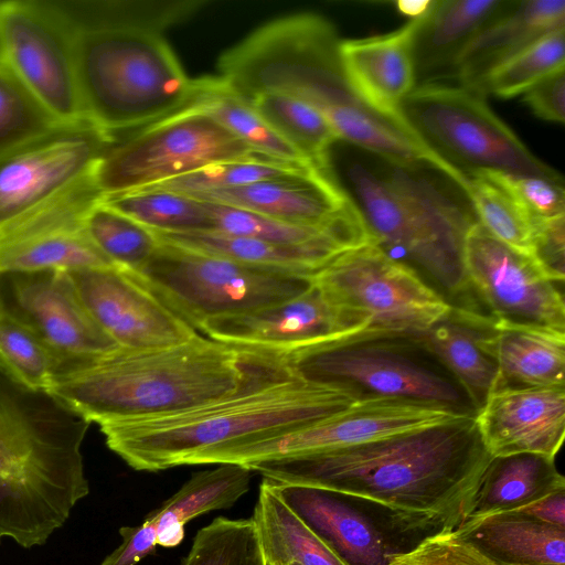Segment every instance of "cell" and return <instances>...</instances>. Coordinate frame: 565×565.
I'll use <instances>...</instances> for the list:
<instances>
[{
	"label": "cell",
	"instance_id": "obj_1",
	"mask_svg": "<svg viewBox=\"0 0 565 565\" xmlns=\"http://www.w3.org/2000/svg\"><path fill=\"white\" fill-rule=\"evenodd\" d=\"M492 456L463 416L353 446L269 458L250 470L276 483L373 502L408 527L454 531L468 518Z\"/></svg>",
	"mask_w": 565,
	"mask_h": 565
},
{
	"label": "cell",
	"instance_id": "obj_2",
	"mask_svg": "<svg viewBox=\"0 0 565 565\" xmlns=\"http://www.w3.org/2000/svg\"><path fill=\"white\" fill-rule=\"evenodd\" d=\"M294 377L286 352L198 333L172 347L63 361L46 391L100 425L181 413Z\"/></svg>",
	"mask_w": 565,
	"mask_h": 565
},
{
	"label": "cell",
	"instance_id": "obj_3",
	"mask_svg": "<svg viewBox=\"0 0 565 565\" xmlns=\"http://www.w3.org/2000/svg\"><path fill=\"white\" fill-rule=\"evenodd\" d=\"M335 29L324 18L299 13L274 20L226 50L221 77L244 100L279 93L318 110L340 141L404 163H431L433 154L407 129L371 109L345 78Z\"/></svg>",
	"mask_w": 565,
	"mask_h": 565
},
{
	"label": "cell",
	"instance_id": "obj_4",
	"mask_svg": "<svg viewBox=\"0 0 565 565\" xmlns=\"http://www.w3.org/2000/svg\"><path fill=\"white\" fill-rule=\"evenodd\" d=\"M359 150L339 171H328L360 213L372 243L424 274L454 306L476 308L463 244L478 218L465 191L429 164Z\"/></svg>",
	"mask_w": 565,
	"mask_h": 565
},
{
	"label": "cell",
	"instance_id": "obj_5",
	"mask_svg": "<svg viewBox=\"0 0 565 565\" xmlns=\"http://www.w3.org/2000/svg\"><path fill=\"white\" fill-rule=\"evenodd\" d=\"M89 425L0 367V543L43 545L88 494L82 445Z\"/></svg>",
	"mask_w": 565,
	"mask_h": 565
},
{
	"label": "cell",
	"instance_id": "obj_6",
	"mask_svg": "<svg viewBox=\"0 0 565 565\" xmlns=\"http://www.w3.org/2000/svg\"><path fill=\"white\" fill-rule=\"evenodd\" d=\"M348 392L297 376L181 413L99 425L129 467L156 472L222 463L239 448L301 429L354 404Z\"/></svg>",
	"mask_w": 565,
	"mask_h": 565
},
{
	"label": "cell",
	"instance_id": "obj_7",
	"mask_svg": "<svg viewBox=\"0 0 565 565\" xmlns=\"http://www.w3.org/2000/svg\"><path fill=\"white\" fill-rule=\"evenodd\" d=\"M63 15L72 31L86 119L115 135L148 126L186 106L192 79L184 74L162 33L79 22Z\"/></svg>",
	"mask_w": 565,
	"mask_h": 565
},
{
	"label": "cell",
	"instance_id": "obj_8",
	"mask_svg": "<svg viewBox=\"0 0 565 565\" xmlns=\"http://www.w3.org/2000/svg\"><path fill=\"white\" fill-rule=\"evenodd\" d=\"M300 380L343 390L355 401L398 399L475 417L470 397L412 334L367 333L286 353Z\"/></svg>",
	"mask_w": 565,
	"mask_h": 565
},
{
	"label": "cell",
	"instance_id": "obj_9",
	"mask_svg": "<svg viewBox=\"0 0 565 565\" xmlns=\"http://www.w3.org/2000/svg\"><path fill=\"white\" fill-rule=\"evenodd\" d=\"M484 96L460 84H420L401 103L398 114L420 146L466 177L493 170L564 181L490 109Z\"/></svg>",
	"mask_w": 565,
	"mask_h": 565
},
{
	"label": "cell",
	"instance_id": "obj_10",
	"mask_svg": "<svg viewBox=\"0 0 565 565\" xmlns=\"http://www.w3.org/2000/svg\"><path fill=\"white\" fill-rule=\"evenodd\" d=\"M135 274L195 330L213 317L289 300L315 284L310 275L244 264L160 239L153 255Z\"/></svg>",
	"mask_w": 565,
	"mask_h": 565
},
{
	"label": "cell",
	"instance_id": "obj_11",
	"mask_svg": "<svg viewBox=\"0 0 565 565\" xmlns=\"http://www.w3.org/2000/svg\"><path fill=\"white\" fill-rule=\"evenodd\" d=\"M264 157L210 115L191 107L116 141L98 162L102 198L150 188L204 167ZM267 158V157H265Z\"/></svg>",
	"mask_w": 565,
	"mask_h": 565
},
{
	"label": "cell",
	"instance_id": "obj_12",
	"mask_svg": "<svg viewBox=\"0 0 565 565\" xmlns=\"http://www.w3.org/2000/svg\"><path fill=\"white\" fill-rule=\"evenodd\" d=\"M313 279L331 302L364 317L375 334L417 335L451 309L414 269L373 243L342 253Z\"/></svg>",
	"mask_w": 565,
	"mask_h": 565
},
{
	"label": "cell",
	"instance_id": "obj_13",
	"mask_svg": "<svg viewBox=\"0 0 565 565\" xmlns=\"http://www.w3.org/2000/svg\"><path fill=\"white\" fill-rule=\"evenodd\" d=\"M3 63L58 121L84 116L70 24L55 1H0Z\"/></svg>",
	"mask_w": 565,
	"mask_h": 565
},
{
	"label": "cell",
	"instance_id": "obj_14",
	"mask_svg": "<svg viewBox=\"0 0 565 565\" xmlns=\"http://www.w3.org/2000/svg\"><path fill=\"white\" fill-rule=\"evenodd\" d=\"M463 268L471 291L495 323L565 333L561 282L532 255L504 244L479 222L467 232Z\"/></svg>",
	"mask_w": 565,
	"mask_h": 565
},
{
	"label": "cell",
	"instance_id": "obj_15",
	"mask_svg": "<svg viewBox=\"0 0 565 565\" xmlns=\"http://www.w3.org/2000/svg\"><path fill=\"white\" fill-rule=\"evenodd\" d=\"M114 134L88 119L62 122L0 156V226L90 175Z\"/></svg>",
	"mask_w": 565,
	"mask_h": 565
},
{
	"label": "cell",
	"instance_id": "obj_16",
	"mask_svg": "<svg viewBox=\"0 0 565 565\" xmlns=\"http://www.w3.org/2000/svg\"><path fill=\"white\" fill-rule=\"evenodd\" d=\"M100 200L93 173L0 226V273L116 266L84 227L86 214Z\"/></svg>",
	"mask_w": 565,
	"mask_h": 565
},
{
	"label": "cell",
	"instance_id": "obj_17",
	"mask_svg": "<svg viewBox=\"0 0 565 565\" xmlns=\"http://www.w3.org/2000/svg\"><path fill=\"white\" fill-rule=\"evenodd\" d=\"M0 313L32 332L60 362L119 348L87 312L67 271L0 273Z\"/></svg>",
	"mask_w": 565,
	"mask_h": 565
},
{
	"label": "cell",
	"instance_id": "obj_18",
	"mask_svg": "<svg viewBox=\"0 0 565 565\" xmlns=\"http://www.w3.org/2000/svg\"><path fill=\"white\" fill-rule=\"evenodd\" d=\"M67 273L87 312L121 349L167 348L199 333L132 271L113 266Z\"/></svg>",
	"mask_w": 565,
	"mask_h": 565
},
{
	"label": "cell",
	"instance_id": "obj_19",
	"mask_svg": "<svg viewBox=\"0 0 565 565\" xmlns=\"http://www.w3.org/2000/svg\"><path fill=\"white\" fill-rule=\"evenodd\" d=\"M199 330L220 342L286 353L372 333L364 317L331 302L316 284L279 303L210 318Z\"/></svg>",
	"mask_w": 565,
	"mask_h": 565
},
{
	"label": "cell",
	"instance_id": "obj_20",
	"mask_svg": "<svg viewBox=\"0 0 565 565\" xmlns=\"http://www.w3.org/2000/svg\"><path fill=\"white\" fill-rule=\"evenodd\" d=\"M458 417L463 416L443 407L398 399L358 401L307 427L234 450L222 463L246 467L269 458L344 448Z\"/></svg>",
	"mask_w": 565,
	"mask_h": 565
},
{
	"label": "cell",
	"instance_id": "obj_21",
	"mask_svg": "<svg viewBox=\"0 0 565 565\" xmlns=\"http://www.w3.org/2000/svg\"><path fill=\"white\" fill-rule=\"evenodd\" d=\"M492 457L537 454L555 458L565 434V387L497 388L475 415Z\"/></svg>",
	"mask_w": 565,
	"mask_h": 565
},
{
	"label": "cell",
	"instance_id": "obj_22",
	"mask_svg": "<svg viewBox=\"0 0 565 565\" xmlns=\"http://www.w3.org/2000/svg\"><path fill=\"white\" fill-rule=\"evenodd\" d=\"M416 24L414 19L387 34L340 42L343 72L353 93L371 109L405 129L398 107L416 86L413 57Z\"/></svg>",
	"mask_w": 565,
	"mask_h": 565
},
{
	"label": "cell",
	"instance_id": "obj_23",
	"mask_svg": "<svg viewBox=\"0 0 565 565\" xmlns=\"http://www.w3.org/2000/svg\"><path fill=\"white\" fill-rule=\"evenodd\" d=\"M192 198L228 205L299 225H326L354 205L328 170L312 168L300 174L216 190Z\"/></svg>",
	"mask_w": 565,
	"mask_h": 565
},
{
	"label": "cell",
	"instance_id": "obj_24",
	"mask_svg": "<svg viewBox=\"0 0 565 565\" xmlns=\"http://www.w3.org/2000/svg\"><path fill=\"white\" fill-rule=\"evenodd\" d=\"M562 28H565L564 0H510L467 46L455 78L458 84L478 90L494 68Z\"/></svg>",
	"mask_w": 565,
	"mask_h": 565
},
{
	"label": "cell",
	"instance_id": "obj_25",
	"mask_svg": "<svg viewBox=\"0 0 565 565\" xmlns=\"http://www.w3.org/2000/svg\"><path fill=\"white\" fill-rule=\"evenodd\" d=\"M510 0H433L413 38L416 85L455 77L457 64L478 33Z\"/></svg>",
	"mask_w": 565,
	"mask_h": 565
},
{
	"label": "cell",
	"instance_id": "obj_26",
	"mask_svg": "<svg viewBox=\"0 0 565 565\" xmlns=\"http://www.w3.org/2000/svg\"><path fill=\"white\" fill-rule=\"evenodd\" d=\"M494 320L478 309L452 306L427 330L417 334L466 391L478 411L493 391L498 367L489 340Z\"/></svg>",
	"mask_w": 565,
	"mask_h": 565
},
{
	"label": "cell",
	"instance_id": "obj_27",
	"mask_svg": "<svg viewBox=\"0 0 565 565\" xmlns=\"http://www.w3.org/2000/svg\"><path fill=\"white\" fill-rule=\"evenodd\" d=\"M273 483L284 502L350 565L387 562L392 553L381 533L340 494L306 486Z\"/></svg>",
	"mask_w": 565,
	"mask_h": 565
},
{
	"label": "cell",
	"instance_id": "obj_28",
	"mask_svg": "<svg viewBox=\"0 0 565 565\" xmlns=\"http://www.w3.org/2000/svg\"><path fill=\"white\" fill-rule=\"evenodd\" d=\"M153 233L160 241L183 248L310 276H315L342 253L361 246L341 237H327L303 244H277L216 231Z\"/></svg>",
	"mask_w": 565,
	"mask_h": 565
},
{
	"label": "cell",
	"instance_id": "obj_29",
	"mask_svg": "<svg viewBox=\"0 0 565 565\" xmlns=\"http://www.w3.org/2000/svg\"><path fill=\"white\" fill-rule=\"evenodd\" d=\"M455 531L497 565H565V527L518 510L466 520Z\"/></svg>",
	"mask_w": 565,
	"mask_h": 565
},
{
	"label": "cell",
	"instance_id": "obj_30",
	"mask_svg": "<svg viewBox=\"0 0 565 565\" xmlns=\"http://www.w3.org/2000/svg\"><path fill=\"white\" fill-rule=\"evenodd\" d=\"M489 348L498 367L493 390L565 387V333L494 322Z\"/></svg>",
	"mask_w": 565,
	"mask_h": 565
},
{
	"label": "cell",
	"instance_id": "obj_31",
	"mask_svg": "<svg viewBox=\"0 0 565 565\" xmlns=\"http://www.w3.org/2000/svg\"><path fill=\"white\" fill-rule=\"evenodd\" d=\"M253 470L237 463H220L195 472L169 499L146 515L157 532V544L175 547L184 539V525L192 519L226 509L249 490Z\"/></svg>",
	"mask_w": 565,
	"mask_h": 565
},
{
	"label": "cell",
	"instance_id": "obj_32",
	"mask_svg": "<svg viewBox=\"0 0 565 565\" xmlns=\"http://www.w3.org/2000/svg\"><path fill=\"white\" fill-rule=\"evenodd\" d=\"M559 490H565V479L555 458L537 454L492 457L480 478L467 520L519 510Z\"/></svg>",
	"mask_w": 565,
	"mask_h": 565
},
{
	"label": "cell",
	"instance_id": "obj_33",
	"mask_svg": "<svg viewBox=\"0 0 565 565\" xmlns=\"http://www.w3.org/2000/svg\"><path fill=\"white\" fill-rule=\"evenodd\" d=\"M252 519L267 565H350L284 502L270 480L263 478Z\"/></svg>",
	"mask_w": 565,
	"mask_h": 565
},
{
	"label": "cell",
	"instance_id": "obj_34",
	"mask_svg": "<svg viewBox=\"0 0 565 565\" xmlns=\"http://www.w3.org/2000/svg\"><path fill=\"white\" fill-rule=\"evenodd\" d=\"M185 107L210 115L258 154L276 161L312 166L221 76L192 79V93Z\"/></svg>",
	"mask_w": 565,
	"mask_h": 565
},
{
	"label": "cell",
	"instance_id": "obj_35",
	"mask_svg": "<svg viewBox=\"0 0 565 565\" xmlns=\"http://www.w3.org/2000/svg\"><path fill=\"white\" fill-rule=\"evenodd\" d=\"M247 103L310 164L327 170L330 150L340 139L318 110L279 93L258 94Z\"/></svg>",
	"mask_w": 565,
	"mask_h": 565
},
{
	"label": "cell",
	"instance_id": "obj_36",
	"mask_svg": "<svg viewBox=\"0 0 565 565\" xmlns=\"http://www.w3.org/2000/svg\"><path fill=\"white\" fill-rule=\"evenodd\" d=\"M468 179L467 196L478 222L504 244L532 255L534 218L503 173L479 170L470 173Z\"/></svg>",
	"mask_w": 565,
	"mask_h": 565
},
{
	"label": "cell",
	"instance_id": "obj_37",
	"mask_svg": "<svg viewBox=\"0 0 565 565\" xmlns=\"http://www.w3.org/2000/svg\"><path fill=\"white\" fill-rule=\"evenodd\" d=\"M71 20L137 28L162 33L188 20L209 1L203 0H71L56 1Z\"/></svg>",
	"mask_w": 565,
	"mask_h": 565
},
{
	"label": "cell",
	"instance_id": "obj_38",
	"mask_svg": "<svg viewBox=\"0 0 565 565\" xmlns=\"http://www.w3.org/2000/svg\"><path fill=\"white\" fill-rule=\"evenodd\" d=\"M107 206L152 232H209L215 226L205 204L190 195L167 190L142 189L102 198Z\"/></svg>",
	"mask_w": 565,
	"mask_h": 565
},
{
	"label": "cell",
	"instance_id": "obj_39",
	"mask_svg": "<svg viewBox=\"0 0 565 565\" xmlns=\"http://www.w3.org/2000/svg\"><path fill=\"white\" fill-rule=\"evenodd\" d=\"M86 234L93 244L116 266L138 273L159 245L156 234L102 200L86 214Z\"/></svg>",
	"mask_w": 565,
	"mask_h": 565
},
{
	"label": "cell",
	"instance_id": "obj_40",
	"mask_svg": "<svg viewBox=\"0 0 565 565\" xmlns=\"http://www.w3.org/2000/svg\"><path fill=\"white\" fill-rule=\"evenodd\" d=\"M180 565H267L252 518L217 516L201 527Z\"/></svg>",
	"mask_w": 565,
	"mask_h": 565
},
{
	"label": "cell",
	"instance_id": "obj_41",
	"mask_svg": "<svg viewBox=\"0 0 565 565\" xmlns=\"http://www.w3.org/2000/svg\"><path fill=\"white\" fill-rule=\"evenodd\" d=\"M565 67V28L552 31L494 68L479 92L510 98L525 93L548 74Z\"/></svg>",
	"mask_w": 565,
	"mask_h": 565
},
{
	"label": "cell",
	"instance_id": "obj_42",
	"mask_svg": "<svg viewBox=\"0 0 565 565\" xmlns=\"http://www.w3.org/2000/svg\"><path fill=\"white\" fill-rule=\"evenodd\" d=\"M312 168L315 167L257 157L211 164L146 189L167 190L193 196L211 191L291 177Z\"/></svg>",
	"mask_w": 565,
	"mask_h": 565
},
{
	"label": "cell",
	"instance_id": "obj_43",
	"mask_svg": "<svg viewBox=\"0 0 565 565\" xmlns=\"http://www.w3.org/2000/svg\"><path fill=\"white\" fill-rule=\"evenodd\" d=\"M58 124L0 60V156Z\"/></svg>",
	"mask_w": 565,
	"mask_h": 565
},
{
	"label": "cell",
	"instance_id": "obj_44",
	"mask_svg": "<svg viewBox=\"0 0 565 565\" xmlns=\"http://www.w3.org/2000/svg\"><path fill=\"white\" fill-rule=\"evenodd\" d=\"M60 360L26 328L0 313V367L21 383L46 391Z\"/></svg>",
	"mask_w": 565,
	"mask_h": 565
},
{
	"label": "cell",
	"instance_id": "obj_45",
	"mask_svg": "<svg viewBox=\"0 0 565 565\" xmlns=\"http://www.w3.org/2000/svg\"><path fill=\"white\" fill-rule=\"evenodd\" d=\"M384 565H497L454 531L426 536L415 547L392 553Z\"/></svg>",
	"mask_w": 565,
	"mask_h": 565
},
{
	"label": "cell",
	"instance_id": "obj_46",
	"mask_svg": "<svg viewBox=\"0 0 565 565\" xmlns=\"http://www.w3.org/2000/svg\"><path fill=\"white\" fill-rule=\"evenodd\" d=\"M502 173L534 221L565 216L564 181Z\"/></svg>",
	"mask_w": 565,
	"mask_h": 565
},
{
	"label": "cell",
	"instance_id": "obj_47",
	"mask_svg": "<svg viewBox=\"0 0 565 565\" xmlns=\"http://www.w3.org/2000/svg\"><path fill=\"white\" fill-rule=\"evenodd\" d=\"M532 256L556 281H564L565 216L534 221Z\"/></svg>",
	"mask_w": 565,
	"mask_h": 565
},
{
	"label": "cell",
	"instance_id": "obj_48",
	"mask_svg": "<svg viewBox=\"0 0 565 565\" xmlns=\"http://www.w3.org/2000/svg\"><path fill=\"white\" fill-rule=\"evenodd\" d=\"M523 94L525 104L539 118L565 121V67L548 74Z\"/></svg>",
	"mask_w": 565,
	"mask_h": 565
},
{
	"label": "cell",
	"instance_id": "obj_49",
	"mask_svg": "<svg viewBox=\"0 0 565 565\" xmlns=\"http://www.w3.org/2000/svg\"><path fill=\"white\" fill-rule=\"evenodd\" d=\"M119 534L122 537L121 544L99 565H136L156 552L157 532L149 521L143 520L136 526H122Z\"/></svg>",
	"mask_w": 565,
	"mask_h": 565
},
{
	"label": "cell",
	"instance_id": "obj_50",
	"mask_svg": "<svg viewBox=\"0 0 565 565\" xmlns=\"http://www.w3.org/2000/svg\"><path fill=\"white\" fill-rule=\"evenodd\" d=\"M518 511L544 523L565 527V490L550 493Z\"/></svg>",
	"mask_w": 565,
	"mask_h": 565
},
{
	"label": "cell",
	"instance_id": "obj_51",
	"mask_svg": "<svg viewBox=\"0 0 565 565\" xmlns=\"http://www.w3.org/2000/svg\"><path fill=\"white\" fill-rule=\"evenodd\" d=\"M433 1L431 0H420V1H396L394 2L397 11L403 13L406 17H409L411 20L419 19L424 17L429 10Z\"/></svg>",
	"mask_w": 565,
	"mask_h": 565
},
{
	"label": "cell",
	"instance_id": "obj_52",
	"mask_svg": "<svg viewBox=\"0 0 565 565\" xmlns=\"http://www.w3.org/2000/svg\"><path fill=\"white\" fill-rule=\"evenodd\" d=\"M0 60L2 61V58H1V51H0Z\"/></svg>",
	"mask_w": 565,
	"mask_h": 565
}]
</instances>
